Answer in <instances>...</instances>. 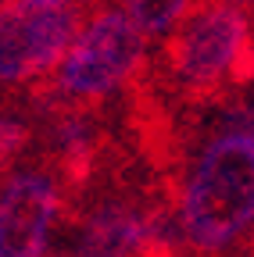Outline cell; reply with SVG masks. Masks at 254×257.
<instances>
[{"mask_svg": "<svg viewBox=\"0 0 254 257\" xmlns=\"http://www.w3.org/2000/svg\"><path fill=\"white\" fill-rule=\"evenodd\" d=\"M179 221L201 250H222L254 225V136L218 128L183 182Z\"/></svg>", "mask_w": 254, "mask_h": 257, "instance_id": "obj_1", "label": "cell"}, {"mask_svg": "<svg viewBox=\"0 0 254 257\" xmlns=\"http://www.w3.org/2000/svg\"><path fill=\"white\" fill-rule=\"evenodd\" d=\"M143 57L147 36L125 11L101 8L90 18L82 15L65 57L47 79H40L36 104L43 111L90 107L129 82L143 68Z\"/></svg>", "mask_w": 254, "mask_h": 257, "instance_id": "obj_2", "label": "cell"}, {"mask_svg": "<svg viewBox=\"0 0 254 257\" xmlns=\"http://www.w3.org/2000/svg\"><path fill=\"white\" fill-rule=\"evenodd\" d=\"M165 64L172 82L194 100L250 86L254 29L247 11L226 0H204L201 8H190L165 43Z\"/></svg>", "mask_w": 254, "mask_h": 257, "instance_id": "obj_3", "label": "cell"}, {"mask_svg": "<svg viewBox=\"0 0 254 257\" xmlns=\"http://www.w3.org/2000/svg\"><path fill=\"white\" fill-rule=\"evenodd\" d=\"M82 22L79 4L0 11V89L47 79Z\"/></svg>", "mask_w": 254, "mask_h": 257, "instance_id": "obj_4", "label": "cell"}, {"mask_svg": "<svg viewBox=\"0 0 254 257\" xmlns=\"http://www.w3.org/2000/svg\"><path fill=\"white\" fill-rule=\"evenodd\" d=\"M61 214V182L50 172H18L0 189V257H43Z\"/></svg>", "mask_w": 254, "mask_h": 257, "instance_id": "obj_5", "label": "cell"}, {"mask_svg": "<svg viewBox=\"0 0 254 257\" xmlns=\"http://www.w3.org/2000/svg\"><path fill=\"white\" fill-rule=\"evenodd\" d=\"M157 243V225L133 204H101L93 207L82 239H79V257H140L150 253Z\"/></svg>", "mask_w": 254, "mask_h": 257, "instance_id": "obj_6", "label": "cell"}, {"mask_svg": "<svg viewBox=\"0 0 254 257\" xmlns=\"http://www.w3.org/2000/svg\"><path fill=\"white\" fill-rule=\"evenodd\" d=\"M190 8L194 0H125V15L143 29V36H168Z\"/></svg>", "mask_w": 254, "mask_h": 257, "instance_id": "obj_7", "label": "cell"}, {"mask_svg": "<svg viewBox=\"0 0 254 257\" xmlns=\"http://www.w3.org/2000/svg\"><path fill=\"white\" fill-rule=\"evenodd\" d=\"M29 143H33V125L18 114H0V161H15Z\"/></svg>", "mask_w": 254, "mask_h": 257, "instance_id": "obj_8", "label": "cell"}, {"mask_svg": "<svg viewBox=\"0 0 254 257\" xmlns=\"http://www.w3.org/2000/svg\"><path fill=\"white\" fill-rule=\"evenodd\" d=\"M75 0H8V8H65Z\"/></svg>", "mask_w": 254, "mask_h": 257, "instance_id": "obj_9", "label": "cell"}, {"mask_svg": "<svg viewBox=\"0 0 254 257\" xmlns=\"http://www.w3.org/2000/svg\"><path fill=\"white\" fill-rule=\"evenodd\" d=\"M226 4H233V8H243V11H247V8H254V0H226Z\"/></svg>", "mask_w": 254, "mask_h": 257, "instance_id": "obj_10", "label": "cell"}, {"mask_svg": "<svg viewBox=\"0 0 254 257\" xmlns=\"http://www.w3.org/2000/svg\"><path fill=\"white\" fill-rule=\"evenodd\" d=\"M4 168H8V165H4V161H0V179H4Z\"/></svg>", "mask_w": 254, "mask_h": 257, "instance_id": "obj_11", "label": "cell"}, {"mask_svg": "<svg viewBox=\"0 0 254 257\" xmlns=\"http://www.w3.org/2000/svg\"><path fill=\"white\" fill-rule=\"evenodd\" d=\"M4 8H8V0H0V11H4Z\"/></svg>", "mask_w": 254, "mask_h": 257, "instance_id": "obj_12", "label": "cell"}]
</instances>
